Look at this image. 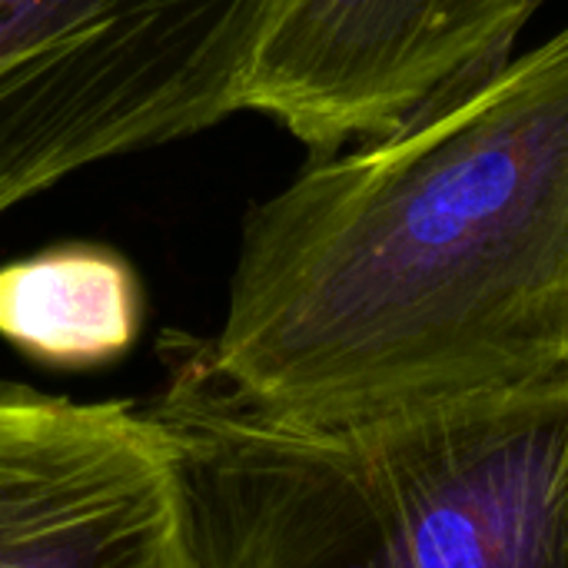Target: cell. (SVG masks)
<instances>
[{
  "label": "cell",
  "instance_id": "7a4b0ae2",
  "mask_svg": "<svg viewBox=\"0 0 568 568\" xmlns=\"http://www.w3.org/2000/svg\"><path fill=\"white\" fill-rule=\"evenodd\" d=\"M143 406L183 568H568V376L339 419L243 399L206 339L163 336Z\"/></svg>",
  "mask_w": 568,
  "mask_h": 568
},
{
  "label": "cell",
  "instance_id": "5b68a950",
  "mask_svg": "<svg viewBox=\"0 0 568 568\" xmlns=\"http://www.w3.org/2000/svg\"><path fill=\"white\" fill-rule=\"evenodd\" d=\"M0 568H183L173 473L143 409L0 383Z\"/></svg>",
  "mask_w": 568,
  "mask_h": 568
},
{
  "label": "cell",
  "instance_id": "8992f818",
  "mask_svg": "<svg viewBox=\"0 0 568 568\" xmlns=\"http://www.w3.org/2000/svg\"><path fill=\"white\" fill-rule=\"evenodd\" d=\"M143 320V286L103 243H57L0 266V336L57 369L120 359Z\"/></svg>",
  "mask_w": 568,
  "mask_h": 568
},
{
  "label": "cell",
  "instance_id": "3957f363",
  "mask_svg": "<svg viewBox=\"0 0 568 568\" xmlns=\"http://www.w3.org/2000/svg\"><path fill=\"white\" fill-rule=\"evenodd\" d=\"M273 0H0V216L246 110Z\"/></svg>",
  "mask_w": 568,
  "mask_h": 568
},
{
  "label": "cell",
  "instance_id": "277c9868",
  "mask_svg": "<svg viewBox=\"0 0 568 568\" xmlns=\"http://www.w3.org/2000/svg\"><path fill=\"white\" fill-rule=\"evenodd\" d=\"M542 0H273L246 110L310 160L389 140L513 60Z\"/></svg>",
  "mask_w": 568,
  "mask_h": 568
},
{
  "label": "cell",
  "instance_id": "6da1fadb",
  "mask_svg": "<svg viewBox=\"0 0 568 568\" xmlns=\"http://www.w3.org/2000/svg\"><path fill=\"white\" fill-rule=\"evenodd\" d=\"M213 369L286 419L568 376V27L243 216Z\"/></svg>",
  "mask_w": 568,
  "mask_h": 568
}]
</instances>
